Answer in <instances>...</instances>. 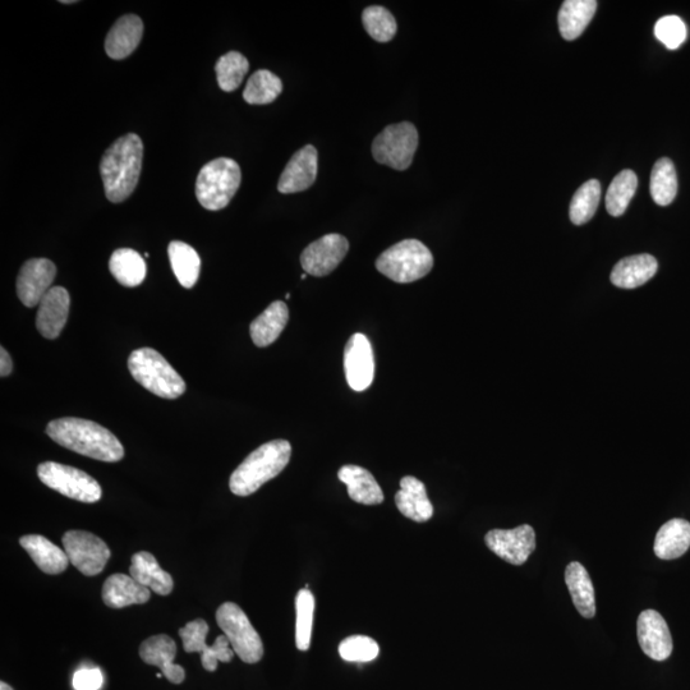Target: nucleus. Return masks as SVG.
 I'll list each match as a JSON object with an SVG mask.
<instances>
[{
    "instance_id": "obj_8",
    "label": "nucleus",
    "mask_w": 690,
    "mask_h": 690,
    "mask_svg": "<svg viewBox=\"0 0 690 690\" xmlns=\"http://www.w3.org/2000/svg\"><path fill=\"white\" fill-rule=\"evenodd\" d=\"M417 147V128L412 123L402 122L391 124L376 136L372 155L379 164L395 170H406L412 165Z\"/></svg>"
},
{
    "instance_id": "obj_22",
    "label": "nucleus",
    "mask_w": 690,
    "mask_h": 690,
    "mask_svg": "<svg viewBox=\"0 0 690 690\" xmlns=\"http://www.w3.org/2000/svg\"><path fill=\"white\" fill-rule=\"evenodd\" d=\"M150 597L149 588L141 586L131 575L113 574L104 583L103 601L112 609L146 604Z\"/></svg>"
},
{
    "instance_id": "obj_14",
    "label": "nucleus",
    "mask_w": 690,
    "mask_h": 690,
    "mask_svg": "<svg viewBox=\"0 0 690 690\" xmlns=\"http://www.w3.org/2000/svg\"><path fill=\"white\" fill-rule=\"evenodd\" d=\"M344 370L354 391L370 388L375 377V358L370 340L361 333L352 335L344 351Z\"/></svg>"
},
{
    "instance_id": "obj_25",
    "label": "nucleus",
    "mask_w": 690,
    "mask_h": 690,
    "mask_svg": "<svg viewBox=\"0 0 690 690\" xmlns=\"http://www.w3.org/2000/svg\"><path fill=\"white\" fill-rule=\"evenodd\" d=\"M338 477L344 485H347L349 498L356 503L363 505L383 503L384 492L367 469L358 466H344L339 469Z\"/></svg>"
},
{
    "instance_id": "obj_32",
    "label": "nucleus",
    "mask_w": 690,
    "mask_h": 690,
    "mask_svg": "<svg viewBox=\"0 0 690 690\" xmlns=\"http://www.w3.org/2000/svg\"><path fill=\"white\" fill-rule=\"evenodd\" d=\"M170 265L182 287H195L200 278L201 259L195 248L181 241H173L168 247Z\"/></svg>"
},
{
    "instance_id": "obj_39",
    "label": "nucleus",
    "mask_w": 690,
    "mask_h": 690,
    "mask_svg": "<svg viewBox=\"0 0 690 690\" xmlns=\"http://www.w3.org/2000/svg\"><path fill=\"white\" fill-rule=\"evenodd\" d=\"M362 22L368 35L379 43H388L393 40L398 31L394 16L388 9L380 6L367 7L363 11Z\"/></svg>"
},
{
    "instance_id": "obj_5",
    "label": "nucleus",
    "mask_w": 690,
    "mask_h": 690,
    "mask_svg": "<svg viewBox=\"0 0 690 690\" xmlns=\"http://www.w3.org/2000/svg\"><path fill=\"white\" fill-rule=\"evenodd\" d=\"M434 256L422 242L406 239L381 253L376 269L395 283L408 284L429 275Z\"/></svg>"
},
{
    "instance_id": "obj_11",
    "label": "nucleus",
    "mask_w": 690,
    "mask_h": 690,
    "mask_svg": "<svg viewBox=\"0 0 690 690\" xmlns=\"http://www.w3.org/2000/svg\"><path fill=\"white\" fill-rule=\"evenodd\" d=\"M207 634H209V624L204 619L190 621L186 627L179 629L184 651L187 653L202 652V666L205 670L213 673L219 662L227 664L233 660L236 652L230 650L229 639L224 634L215 639L213 646H207Z\"/></svg>"
},
{
    "instance_id": "obj_30",
    "label": "nucleus",
    "mask_w": 690,
    "mask_h": 690,
    "mask_svg": "<svg viewBox=\"0 0 690 690\" xmlns=\"http://www.w3.org/2000/svg\"><path fill=\"white\" fill-rule=\"evenodd\" d=\"M597 9L596 0H567L559 12V30L565 40L578 39L590 25Z\"/></svg>"
},
{
    "instance_id": "obj_44",
    "label": "nucleus",
    "mask_w": 690,
    "mask_h": 690,
    "mask_svg": "<svg viewBox=\"0 0 690 690\" xmlns=\"http://www.w3.org/2000/svg\"><path fill=\"white\" fill-rule=\"evenodd\" d=\"M0 690H13L8 684L2 682L0 683Z\"/></svg>"
},
{
    "instance_id": "obj_18",
    "label": "nucleus",
    "mask_w": 690,
    "mask_h": 690,
    "mask_svg": "<svg viewBox=\"0 0 690 690\" xmlns=\"http://www.w3.org/2000/svg\"><path fill=\"white\" fill-rule=\"evenodd\" d=\"M71 297L67 289L53 287L41 299L36 328L46 339H57L67 324Z\"/></svg>"
},
{
    "instance_id": "obj_37",
    "label": "nucleus",
    "mask_w": 690,
    "mask_h": 690,
    "mask_svg": "<svg viewBox=\"0 0 690 690\" xmlns=\"http://www.w3.org/2000/svg\"><path fill=\"white\" fill-rule=\"evenodd\" d=\"M601 199V184L596 179H591L583 184L573 196L570 204V220L575 225L590 222L596 214Z\"/></svg>"
},
{
    "instance_id": "obj_2",
    "label": "nucleus",
    "mask_w": 690,
    "mask_h": 690,
    "mask_svg": "<svg viewBox=\"0 0 690 690\" xmlns=\"http://www.w3.org/2000/svg\"><path fill=\"white\" fill-rule=\"evenodd\" d=\"M144 144L135 133H128L114 141L105 151L100 163L105 196L110 202L126 201L140 181Z\"/></svg>"
},
{
    "instance_id": "obj_17",
    "label": "nucleus",
    "mask_w": 690,
    "mask_h": 690,
    "mask_svg": "<svg viewBox=\"0 0 690 690\" xmlns=\"http://www.w3.org/2000/svg\"><path fill=\"white\" fill-rule=\"evenodd\" d=\"M317 150L307 145L298 150L289 160L278 183V190L284 195L308 190L314 186L317 177Z\"/></svg>"
},
{
    "instance_id": "obj_41",
    "label": "nucleus",
    "mask_w": 690,
    "mask_h": 690,
    "mask_svg": "<svg viewBox=\"0 0 690 690\" xmlns=\"http://www.w3.org/2000/svg\"><path fill=\"white\" fill-rule=\"evenodd\" d=\"M655 36L667 49L675 50L687 40V26L678 16H665L656 23Z\"/></svg>"
},
{
    "instance_id": "obj_4",
    "label": "nucleus",
    "mask_w": 690,
    "mask_h": 690,
    "mask_svg": "<svg viewBox=\"0 0 690 690\" xmlns=\"http://www.w3.org/2000/svg\"><path fill=\"white\" fill-rule=\"evenodd\" d=\"M133 379L151 393L164 399H177L186 391V383L159 352L141 348L128 358Z\"/></svg>"
},
{
    "instance_id": "obj_6",
    "label": "nucleus",
    "mask_w": 690,
    "mask_h": 690,
    "mask_svg": "<svg viewBox=\"0 0 690 690\" xmlns=\"http://www.w3.org/2000/svg\"><path fill=\"white\" fill-rule=\"evenodd\" d=\"M242 172L237 161L218 158L202 167L196 181V197L206 210L224 209L241 186Z\"/></svg>"
},
{
    "instance_id": "obj_33",
    "label": "nucleus",
    "mask_w": 690,
    "mask_h": 690,
    "mask_svg": "<svg viewBox=\"0 0 690 690\" xmlns=\"http://www.w3.org/2000/svg\"><path fill=\"white\" fill-rule=\"evenodd\" d=\"M283 91V82L268 69L256 71L248 80L243 99L251 105L271 104Z\"/></svg>"
},
{
    "instance_id": "obj_23",
    "label": "nucleus",
    "mask_w": 690,
    "mask_h": 690,
    "mask_svg": "<svg viewBox=\"0 0 690 690\" xmlns=\"http://www.w3.org/2000/svg\"><path fill=\"white\" fill-rule=\"evenodd\" d=\"M130 575L141 586L160 596H168L173 591L172 575L160 568L155 556L150 552L141 551L132 556Z\"/></svg>"
},
{
    "instance_id": "obj_42",
    "label": "nucleus",
    "mask_w": 690,
    "mask_h": 690,
    "mask_svg": "<svg viewBox=\"0 0 690 690\" xmlns=\"http://www.w3.org/2000/svg\"><path fill=\"white\" fill-rule=\"evenodd\" d=\"M104 678L100 669L84 667L73 676V688L76 690H99L103 687Z\"/></svg>"
},
{
    "instance_id": "obj_29",
    "label": "nucleus",
    "mask_w": 690,
    "mask_h": 690,
    "mask_svg": "<svg viewBox=\"0 0 690 690\" xmlns=\"http://www.w3.org/2000/svg\"><path fill=\"white\" fill-rule=\"evenodd\" d=\"M565 583L578 613L592 619L596 614L595 588L586 568L577 561L570 563L565 570Z\"/></svg>"
},
{
    "instance_id": "obj_26",
    "label": "nucleus",
    "mask_w": 690,
    "mask_h": 690,
    "mask_svg": "<svg viewBox=\"0 0 690 690\" xmlns=\"http://www.w3.org/2000/svg\"><path fill=\"white\" fill-rule=\"evenodd\" d=\"M20 545L38 565L41 572L52 575L61 574L68 567L69 559L66 551L52 544L48 538L39 535L23 536Z\"/></svg>"
},
{
    "instance_id": "obj_43",
    "label": "nucleus",
    "mask_w": 690,
    "mask_h": 690,
    "mask_svg": "<svg viewBox=\"0 0 690 690\" xmlns=\"http://www.w3.org/2000/svg\"><path fill=\"white\" fill-rule=\"evenodd\" d=\"M0 353H2V356H0V375H2V377H7L11 375L13 371L12 358L3 347L0 348Z\"/></svg>"
},
{
    "instance_id": "obj_21",
    "label": "nucleus",
    "mask_w": 690,
    "mask_h": 690,
    "mask_svg": "<svg viewBox=\"0 0 690 690\" xmlns=\"http://www.w3.org/2000/svg\"><path fill=\"white\" fill-rule=\"evenodd\" d=\"M395 504L404 517L414 522L430 521L434 515V506L427 496L425 483L417 480L416 477L402 478L400 490L395 495Z\"/></svg>"
},
{
    "instance_id": "obj_19",
    "label": "nucleus",
    "mask_w": 690,
    "mask_h": 690,
    "mask_svg": "<svg viewBox=\"0 0 690 690\" xmlns=\"http://www.w3.org/2000/svg\"><path fill=\"white\" fill-rule=\"evenodd\" d=\"M177 655V644L167 634H159L146 639L140 647V656L147 665L159 667L161 673L173 684L183 683L186 671L174 664Z\"/></svg>"
},
{
    "instance_id": "obj_13",
    "label": "nucleus",
    "mask_w": 690,
    "mask_h": 690,
    "mask_svg": "<svg viewBox=\"0 0 690 690\" xmlns=\"http://www.w3.org/2000/svg\"><path fill=\"white\" fill-rule=\"evenodd\" d=\"M348 239L342 234L331 233L312 242L301 255V265L308 275L326 276L338 268L347 256Z\"/></svg>"
},
{
    "instance_id": "obj_7",
    "label": "nucleus",
    "mask_w": 690,
    "mask_h": 690,
    "mask_svg": "<svg viewBox=\"0 0 690 690\" xmlns=\"http://www.w3.org/2000/svg\"><path fill=\"white\" fill-rule=\"evenodd\" d=\"M216 623L227 636L233 651L246 664H256L264 657V644L245 611L234 602H225L216 611Z\"/></svg>"
},
{
    "instance_id": "obj_27",
    "label": "nucleus",
    "mask_w": 690,
    "mask_h": 690,
    "mask_svg": "<svg viewBox=\"0 0 690 690\" xmlns=\"http://www.w3.org/2000/svg\"><path fill=\"white\" fill-rule=\"evenodd\" d=\"M288 320V306L282 301L271 303L256 320L252 321L250 331L253 343L260 348L269 347L283 333Z\"/></svg>"
},
{
    "instance_id": "obj_45",
    "label": "nucleus",
    "mask_w": 690,
    "mask_h": 690,
    "mask_svg": "<svg viewBox=\"0 0 690 690\" xmlns=\"http://www.w3.org/2000/svg\"><path fill=\"white\" fill-rule=\"evenodd\" d=\"M61 3H63V4H73V3H76V2H75V0H63V2H61Z\"/></svg>"
},
{
    "instance_id": "obj_46",
    "label": "nucleus",
    "mask_w": 690,
    "mask_h": 690,
    "mask_svg": "<svg viewBox=\"0 0 690 690\" xmlns=\"http://www.w3.org/2000/svg\"><path fill=\"white\" fill-rule=\"evenodd\" d=\"M307 275H308V274H302V275H301V279H302V280H305V279L307 278Z\"/></svg>"
},
{
    "instance_id": "obj_10",
    "label": "nucleus",
    "mask_w": 690,
    "mask_h": 690,
    "mask_svg": "<svg viewBox=\"0 0 690 690\" xmlns=\"http://www.w3.org/2000/svg\"><path fill=\"white\" fill-rule=\"evenodd\" d=\"M62 542L69 563L87 577H94L107 567L110 550L98 536L87 531H68Z\"/></svg>"
},
{
    "instance_id": "obj_40",
    "label": "nucleus",
    "mask_w": 690,
    "mask_h": 690,
    "mask_svg": "<svg viewBox=\"0 0 690 690\" xmlns=\"http://www.w3.org/2000/svg\"><path fill=\"white\" fill-rule=\"evenodd\" d=\"M379 644L374 639L365 636H352L344 639L339 646V655L344 661L365 664L379 656Z\"/></svg>"
},
{
    "instance_id": "obj_12",
    "label": "nucleus",
    "mask_w": 690,
    "mask_h": 690,
    "mask_svg": "<svg viewBox=\"0 0 690 690\" xmlns=\"http://www.w3.org/2000/svg\"><path fill=\"white\" fill-rule=\"evenodd\" d=\"M485 541L494 554L513 565L526 563L536 549L535 529L528 524L513 529H492Z\"/></svg>"
},
{
    "instance_id": "obj_16",
    "label": "nucleus",
    "mask_w": 690,
    "mask_h": 690,
    "mask_svg": "<svg viewBox=\"0 0 690 690\" xmlns=\"http://www.w3.org/2000/svg\"><path fill=\"white\" fill-rule=\"evenodd\" d=\"M637 633L639 646L648 657L655 661L669 659L673 638L665 619L657 611L646 610L639 615Z\"/></svg>"
},
{
    "instance_id": "obj_31",
    "label": "nucleus",
    "mask_w": 690,
    "mask_h": 690,
    "mask_svg": "<svg viewBox=\"0 0 690 690\" xmlns=\"http://www.w3.org/2000/svg\"><path fill=\"white\" fill-rule=\"evenodd\" d=\"M109 269L115 280L128 288L142 284L147 273L144 257L131 248L114 251L110 257Z\"/></svg>"
},
{
    "instance_id": "obj_9",
    "label": "nucleus",
    "mask_w": 690,
    "mask_h": 690,
    "mask_svg": "<svg viewBox=\"0 0 690 690\" xmlns=\"http://www.w3.org/2000/svg\"><path fill=\"white\" fill-rule=\"evenodd\" d=\"M38 476L45 486L81 503H96L103 494L95 478L81 469L64 466V464L41 463L38 467Z\"/></svg>"
},
{
    "instance_id": "obj_15",
    "label": "nucleus",
    "mask_w": 690,
    "mask_h": 690,
    "mask_svg": "<svg viewBox=\"0 0 690 690\" xmlns=\"http://www.w3.org/2000/svg\"><path fill=\"white\" fill-rule=\"evenodd\" d=\"M57 268L48 259H31L22 265L17 278L18 298L26 307L40 305L41 299L52 289Z\"/></svg>"
},
{
    "instance_id": "obj_3",
    "label": "nucleus",
    "mask_w": 690,
    "mask_h": 690,
    "mask_svg": "<svg viewBox=\"0 0 690 690\" xmlns=\"http://www.w3.org/2000/svg\"><path fill=\"white\" fill-rule=\"evenodd\" d=\"M291 457L292 446L287 440H274L261 445L232 473L230 491L243 498L255 494L262 485L284 471Z\"/></svg>"
},
{
    "instance_id": "obj_35",
    "label": "nucleus",
    "mask_w": 690,
    "mask_h": 690,
    "mask_svg": "<svg viewBox=\"0 0 690 690\" xmlns=\"http://www.w3.org/2000/svg\"><path fill=\"white\" fill-rule=\"evenodd\" d=\"M637 174L633 170H623L614 178L606 193V209L610 215L621 216L627 211L630 201L636 195Z\"/></svg>"
},
{
    "instance_id": "obj_1",
    "label": "nucleus",
    "mask_w": 690,
    "mask_h": 690,
    "mask_svg": "<svg viewBox=\"0 0 690 690\" xmlns=\"http://www.w3.org/2000/svg\"><path fill=\"white\" fill-rule=\"evenodd\" d=\"M46 434L55 443L101 462L115 463L124 457V448L118 437L108 429L82 418H59L49 423Z\"/></svg>"
},
{
    "instance_id": "obj_38",
    "label": "nucleus",
    "mask_w": 690,
    "mask_h": 690,
    "mask_svg": "<svg viewBox=\"0 0 690 690\" xmlns=\"http://www.w3.org/2000/svg\"><path fill=\"white\" fill-rule=\"evenodd\" d=\"M314 614L315 597L305 588L296 597V646L299 651H307L311 646Z\"/></svg>"
},
{
    "instance_id": "obj_34",
    "label": "nucleus",
    "mask_w": 690,
    "mask_h": 690,
    "mask_svg": "<svg viewBox=\"0 0 690 690\" xmlns=\"http://www.w3.org/2000/svg\"><path fill=\"white\" fill-rule=\"evenodd\" d=\"M651 196L657 205L667 206L678 193V177L673 161L662 158L653 165L650 184Z\"/></svg>"
},
{
    "instance_id": "obj_28",
    "label": "nucleus",
    "mask_w": 690,
    "mask_h": 690,
    "mask_svg": "<svg viewBox=\"0 0 690 690\" xmlns=\"http://www.w3.org/2000/svg\"><path fill=\"white\" fill-rule=\"evenodd\" d=\"M690 547V523L684 519H671L660 528L655 540V554L662 560L683 556Z\"/></svg>"
},
{
    "instance_id": "obj_24",
    "label": "nucleus",
    "mask_w": 690,
    "mask_h": 690,
    "mask_svg": "<svg viewBox=\"0 0 690 690\" xmlns=\"http://www.w3.org/2000/svg\"><path fill=\"white\" fill-rule=\"evenodd\" d=\"M659 264L655 257L643 253L620 260L611 273V282L618 288L634 289L656 275Z\"/></svg>"
},
{
    "instance_id": "obj_36",
    "label": "nucleus",
    "mask_w": 690,
    "mask_h": 690,
    "mask_svg": "<svg viewBox=\"0 0 690 690\" xmlns=\"http://www.w3.org/2000/svg\"><path fill=\"white\" fill-rule=\"evenodd\" d=\"M250 71L245 55L238 52H229L216 62L215 72L220 89L227 92L237 90Z\"/></svg>"
},
{
    "instance_id": "obj_20",
    "label": "nucleus",
    "mask_w": 690,
    "mask_h": 690,
    "mask_svg": "<svg viewBox=\"0 0 690 690\" xmlns=\"http://www.w3.org/2000/svg\"><path fill=\"white\" fill-rule=\"evenodd\" d=\"M144 35V22L136 15H126L114 23L105 39V52L108 57L121 61L130 57L140 45Z\"/></svg>"
}]
</instances>
